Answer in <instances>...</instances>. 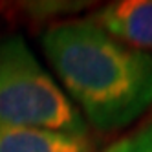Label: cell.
<instances>
[{
  "label": "cell",
  "mask_w": 152,
  "mask_h": 152,
  "mask_svg": "<svg viewBox=\"0 0 152 152\" xmlns=\"http://www.w3.org/2000/svg\"><path fill=\"white\" fill-rule=\"evenodd\" d=\"M104 152H152V125L115 141Z\"/></svg>",
  "instance_id": "6"
},
{
  "label": "cell",
  "mask_w": 152,
  "mask_h": 152,
  "mask_svg": "<svg viewBox=\"0 0 152 152\" xmlns=\"http://www.w3.org/2000/svg\"><path fill=\"white\" fill-rule=\"evenodd\" d=\"M88 20L121 44L152 55V0L106 4Z\"/></svg>",
  "instance_id": "3"
},
{
  "label": "cell",
  "mask_w": 152,
  "mask_h": 152,
  "mask_svg": "<svg viewBox=\"0 0 152 152\" xmlns=\"http://www.w3.org/2000/svg\"><path fill=\"white\" fill-rule=\"evenodd\" d=\"M83 6H88L86 2H28L24 4V11L29 13L35 20L55 18L64 13L77 11Z\"/></svg>",
  "instance_id": "5"
},
{
  "label": "cell",
  "mask_w": 152,
  "mask_h": 152,
  "mask_svg": "<svg viewBox=\"0 0 152 152\" xmlns=\"http://www.w3.org/2000/svg\"><path fill=\"white\" fill-rule=\"evenodd\" d=\"M0 152H95L84 136L0 126Z\"/></svg>",
  "instance_id": "4"
},
{
  "label": "cell",
  "mask_w": 152,
  "mask_h": 152,
  "mask_svg": "<svg viewBox=\"0 0 152 152\" xmlns=\"http://www.w3.org/2000/svg\"><path fill=\"white\" fill-rule=\"evenodd\" d=\"M40 44L61 88L94 128L114 132L152 106V55L121 44L88 18L51 24Z\"/></svg>",
  "instance_id": "1"
},
{
  "label": "cell",
  "mask_w": 152,
  "mask_h": 152,
  "mask_svg": "<svg viewBox=\"0 0 152 152\" xmlns=\"http://www.w3.org/2000/svg\"><path fill=\"white\" fill-rule=\"evenodd\" d=\"M0 126L88 137V125L20 35L0 39Z\"/></svg>",
  "instance_id": "2"
}]
</instances>
